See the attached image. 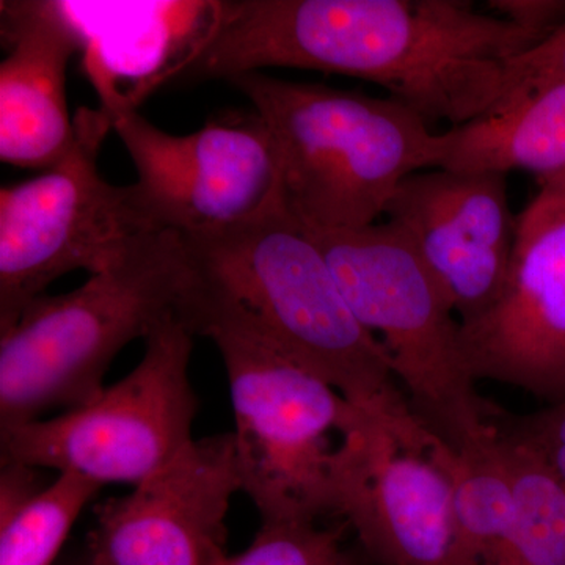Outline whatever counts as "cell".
<instances>
[{
  "mask_svg": "<svg viewBox=\"0 0 565 565\" xmlns=\"http://www.w3.org/2000/svg\"><path fill=\"white\" fill-rule=\"evenodd\" d=\"M76 125V147L61 163L0 189V333L57 278L79 269L102 274L156 232L134 185L110 184L99 173L109 115L82 109Z\"/></svg>",
  "mask_w": 565,
  "mask_h": 565,
  "instance_id": "obj_8",
  "label": "cell"
},
{
  "mask_svg": "<svg viewBox=\"0 0 565 565\" xmlns=\"http://www.w3.org/2000/svg\"><path fill=\"white\" fill-rule=\"evenodd\" d=\"M237 492L233 433L193 440L131 493L99 505L79 565H218Z\"/></svg>",
  "mask_w": 565,
  "mask_h": 565,
  "instance_id": "obj_12",
  "label": "cell"
},
{
  "mask_svg": "<svg viewBox=\"0 0 565 565\" xmlns=\"http://www.w3.org/2000/svg\"><path fill=\"white\" fill-rule=\"evenodd\" d=\"M539 182H541V191L565 195V170Z\"/></svg>",
  "mask_w": 565,
  "mask_h": 565,
  "instance_id": "obj_23",
  "label": "cell"
},
{
  "mask_svg": "<svg viewBox=\"0 0 565 565\" xmlns=\"http://www.w3.org/2000/svg\"><path fill=\"white\" fill-rule=\"evenodd\" d=\"M492 424L498 433L534 451L565 484V401L527 415L500 407Z\"/></svg>",
  "mask_w": 565,
  "mask_h": 565,
  "instance_id": "obj_21",
  "label": "cell"
},
{
  "mask_svg": "<svg viewBox=\"0 0 565 565\" xmlns=\"http://www.w3.org/2000/svg\"><path fill=\"white\" fill-rule=\"evenodd\" d=\"M355 565H374V564H371L370 561H367L366 557L363 556V553L359 552V557H356Z\"/></svg>",
  "mask_w": 565,
  "mask_h": 565,
  "instance_id": "obj_24",
  "label": "cell"
},
{
  "mask_svg": "<svg viewBox=\"0 0 565 565\" xmlns=\"http://www.w3.org/2000/svg\"><path fill=\"white\" fill-rule=\"evenodd\" d=\"M343 534L316 522H266L245 552L218 565H355L359 553L344 548Z\"/></svg>",
  "mask_w": 565,
  "mask_h": 565,
  "instance_id": "obj_19",
  "label": "cell"
},
{
  "mask_svg": "<svg viewBox=\"0 0 565 565\" xmlns=\"http://www.w3.org/2000/svg\"><path fill=\"white\" fill-rule=\"evenodd\" d=\"M182 321L221 352L234 412L241 492L262 523L318 522L334 514L338 449L366 419L363 408L282 352L232 305L193 278Z\"/></svg>",
  "mask_w": 565,
  "mask_h": 565,
  "instance_id": "obj_3",
  "label": "cell"
},
{
  "mask_svg": "<svg viewBox=\"0 0 565 565\" xmlns=\"http://www.w3.org/2000/svg\"><path fill=\"white\" fill-rule=\"evenodd\" d=\"M438 455L451 478L457 565H494L515 514L514 481L497 433L459 452L441 444Z\"/></svg>",
  "mask_w": 565,
  "mask_h": 565,
  "instance_id": "obj_16",
  "label": "cell"
},
{
  "mask_svg": "<svg viewBox=\"0 0 565 565\" xmlns=\"http://www.w3.org/2000/svg\"><path fill=\"white\" fill-rule=\"evenodd\" d=\"M0 11L9 44L0 63V161L46 172L76 147L66 71L84 31L70 3L2 2Z\"/></svg>",
  "mask_w": 565,
  "mask_h": 565,
  "instance_id": "obj_14",
  "label": "cell"
},
{
  "mask_svg": "<svg viewBox=\"0 0 565 565\" xmlns=\"http://www.w3.org/2000/svg\"><path fill=\"white\" fill-rule=\"evenodd\" d=\"M555 84H565V25L525 54L508 62L503 92L487 114L508 109L530 93Z\"/></svg>",
  "mask_w": 565,
  "mask_h": 565,
  "instance_id": "obj_20",
  "label": "cell"
},
{
  "mask_svg": "<svg viewBox=\"0 0 565 565\" xmlns=\"http://www.w3.org/2000/svg\"><path fill=\"white\" fill-rule=\"evenodd\" d=\"M102 484L58 473L10 515L0 516V565H52L85 505Z\"/></svg>",
  "mask_w": 565,
  "mask_h": 565,
  "instance_id": "obj_18",
  "label": "cell"
},
{
  "mask_svg": "<svg viewBox=\"0 0 565 565\" xmlns=\"http://www.w3.org/2000/svg\"><path fill=\"white\" fill-rule=\"evenodd\" d=\"M191 327L170 315L145 338L140 363L92 403L0 429L2 462L137 486L192 444L199 401L189 381Z\"/></svg>",
  "mask_w": 565,
  "mask_h": 565,
  "instance_id": "obj_7",
  "label": "cell"
},
{
  "mask_svg": "<svg viewBox=\"0 0 565 565\" xmlns=\"http://www.w3.org/2000/svg\"><path fill=\"white\" fill-rule=\"evenodd\" d=\"M103 110L136 166L137 204L156 232H223L281 202L277 147L256 111L174 136L136 107Z\"/></svg>",
  "mask_w": 565,
  "mask_h": 565,
  "instance_id": "obj_9",
  "label": "cell"
},
{
  "mask_svg": "<svg viewBox=\"0 0 565 565\" xmlns=\"http://www.w3.org/2000/svg\"><path fill=\"white\" fill-rule=\"evenodd\" d=\"M487 7L544 41L565 25V0H490Z\"/></svg>",
  "mask_w": 565,
  "mask_h": 565,
  "instance_id": "obj_22",
  "label": "cell"
},
{
  "mask_svg": "<svg viewBox=\"0 0 565 565\" xmlns=\"http://www.w3.org/2000/svg\"><path fill=\"white\" fill-rule=\"evenodd\" d=\"M494 433L515 497L514 522L494 565H565L564 482L530 448Z\"/></svg>",
  "mask_w": 565,
  "mask_h": 565,
  "instance_id": "obj_17",
  "label": "cell"
},
{
  "mask_svg": "<svg viewBox=\"0 0 565 565\" xmlns=\"http://www.w3.org/2000/svg\"><path fill=\"white\" fill-rule=\"evenodd\" d=\"M435 169L508 174L539 181L565 170V84L539 88L511 107L438 134Z\"/></svg>",
  "mask_w": 565,
  "mask_h": 565,
  "instance_id": "obj_15",
  "label": "cell"
},
{
  "mask_svg": "<svg viewBox=\"0 0 565 565\" xmlns=\"http://www.w3.org/2000/svg\"><path fill=\"white\" fill-rule=\"evenodd\" d=\"M182 237L202 288L349 403L404 433L423 429L384 345L355 318L326 255L282 200L233 228Z\"/></svg>",
  "mask_w": 565,
  "mask_h": 565,
  "instance_id": "obj_2",
  "label": "cell"
},
{
  "mask_svg": "<svg viewBox=\"0 0 565 565\" xmlns=\"http://www.w3.org/2000/svg\"><path fill=\"white\" fill-rule=\"evenodd\" d=\"M305 230L355 318L384 345L416 422L457 452L486 441L500 407L476 390L455 307L412 241L388 221Z\"/></svg>",
  "mask_w": 565,
  "mask_h": 565,
  "instance_id": "obj_6",
  "label": "cell"
},
{
  "mask_svg": "<svg viewBox=\"0 0 565 565\" xmlns=\"http://www.w3.org/2000/svg\"><path fill=\"white\" fill-rule=\"evenodd\" d=\"M542 41L463 0H222L170 77L343 74L373 82L429 125L456 128L492 109L508 62Z\"/></svg>",
  "mask_w": 565,
  "mask_h": 565,
  "instance_id": "obj_1",
  "label": "cell"
},
{
  "mask_svg": "<svg viewBox=\"0 0 565 565\" xmlns=\"http://www.w3.org/2000/svg\"><path fill=\"white\" fill-rule=\"evenodd\" d=\"M367 415L343 437L334 514L355 531L374 565H457L452 484L438 448Z\"/></svg>",
  "mask_w": 565,
  "mask_h": 565,
  "instance_id": "obj_10",
  "label": "cell"
},
{
  "mask_svg": "<svg viewBox=\"0 0 565 565\" xmlns=\"http://www.w3.org/2000/svg\"><path fill=\"white\" fill-rule=\"evenodd\" d=\"M192 282L184 237L150 232L81 288L29 303L0 333V429L96 399L115 356L178 313Z\"/></svg>",
  "mask_w": 565,
  "mask_h": 565,
  "instance_id": "obj_4",
  "label": "cell"
},
{
  "mask_svg": "<svg viewBox=\"0 0 565 565\" xmlns=\"http://www.w3.org/2000/svg\"><path fill=\"white\" fill-rule=\"evenodd\" d=\"M508 174L429 169L401 182L386 221L412 241L460 322L498 299L514 252Z\"/></svg>",
  "mask_w": 565,
  "mask_h": 565,
  "instance_id": "obj_13",
  "label": "cell"
},
{
  "mask_svg": "<svg viewBox=\"0 0 565 565\" xmlns=\"http://www.w3.org/2000/svg\"><path fill=\"white\" fill-rule=\"evenodd\" d=\"M460 344L476 382L565 401V195L541 191L516 217L503 291L460 322Z\"/></svg>",
  "mask_w": 565,
  "mask_h": 565,
  "instance_id": "obj_11",
  "label": "cell"
},
{
  "mask_svg": "<svg viewBox=\"0 0 565 565\" xmlns=\"http://www.w3.org/2000/svg\"><path fill=\"white\" fill-rule=\"evenodd\" d=\"M232 82L273 134L286 210L307 228L370 226L411 174L435 169L438 134L393 98L256 73Z\"/></svg>",
  "mask_w": 565,
  "mask_h": 565,
  "instance_id": "obj_5",
  "label": "cell"
}]
</instances>
